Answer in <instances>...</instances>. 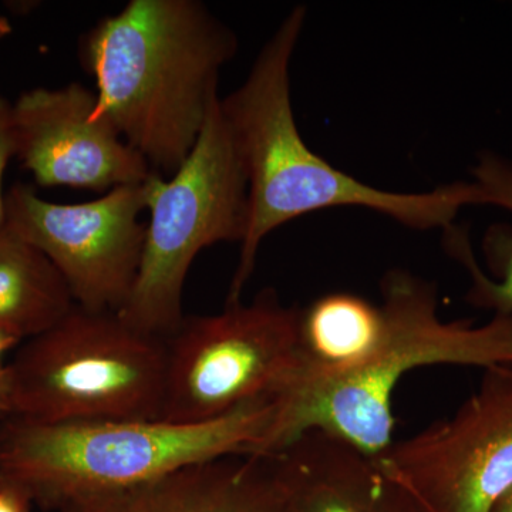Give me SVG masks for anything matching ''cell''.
Returning a JSON list of instances; mask_svg holds the SVG:
<instances>
[{
	"label": "cell",
	"instance_id": "cell-16",
	"mask_svg": "<svg viewBox=\"0 0 512 512\" xmlns=\"http://www.w3.org/2000/svg\"><path fill=\"white\" fill-rule=\"evenodd\" d=\"M16 157L15 126H13V103L0 96V229L5 225L6 194L3 192V177L12 158Z\"/></svg>",
	"mask_w": 512,
	"mask_h": 512
},
{
	"label": "cell",
	"instance_id": "cell-20",
	"mask_svg": "<svg viewBox=\"0 0 512 512\" xmlns=\"http://www.w3.org/2000/svg\"><path fill=\"white\" fill-rule=\"evenodd\" d=\"M13 26L5 15H0V42L12 33Z\"/></svg>",
	"mask_w": 512,
	"mask_h": 512
},
{
	"label": "cell",
	"instance_id": "cell-10",
	"mask_svg": "<svg viewBox=\"0 0 512 512\" xmlns=\"http://www.w3.org/2000/svg\"><path fill=\"white\" fill-rule=\"evenodd\" d=\"M16 158L40 187L107 192L143 184L154 173L82 83L35 87L13 103Z\"/></svg>",
	"mask_w": 512,
	"mask_h": 512
},
{
	"label": "cell",
	"instance_id": "cell-6",
	"mask_svg": "<svg viewBox=\"0 0 512 512\" xmlns=\"http://www.w3.org/2000/svg\"><path fill=\"white\" fill-rule=\"evenodd\" d=\"M220 100L170 180L153 173L144 181L150 222L143 258L130 298L117 315L164 339L185 318L184 284L197 255L220 242H242L247 234V173Z\"/></svg>",
	"mask_w": 512,
	"mask_h": 512
},
{
	"label": "cell",
	"instance_id": "cell-1",
	"mask_svg": "<svg viewBox=\"0 0 512 512\" xmlns=\"http://www.w3.org/2000/svg\"><path fill=\"white\" fill-rule=\"evenodd\" d=\"M306 9L293 8L265 43L247 80L220 100L248 178V227L227 303L241 302L256 255L269 232L311 212L363 207L416 229L450 228L468 205H490L473 183L427 192L379 190L343 173L303 141L291 101L289 67Z\"/></svg>",
	"mask_w": 512,
	"mask_h": 512
},
{
	"label": "cell",
	"instance_id": "cell-8",
	"mask_svg": "<svg viewBox=\"0 0 512 512\" xmlns=\"http://www.w3.org/2000/svg\"><path fill=\"white\" fill-rule=\"evenodd\" d=\"M423 512H494L512 491V366L484 370L480 387L439 420L377 457Z\"/></svg>",
	"mask_w": 512,
	"mask_h": 512
},
{
	"label": "cell",
	"instance_id": "cell-13",
	"mask_svg": "<svg viewBox=\"0 0 512 512\" xmlns=\"http://www.w3.org/2000/svg\"><path fill=\"white\" fill-rule=\"evenodd\" d=\"M386 329L380 306L349 292L320 296L299 313L296 367L284 389L338 379L360 369Z\"/></svg>",
	"mask_w": 512,
	"mask_h": 512
},
{
	"label": "cell",
	"instance_id": "cell-3",
	"mask_svg": "<svg viewBox=\"0 0 512 512\" xmlns=\"http://www.w3.org/2000/svg\"><path fill=\"white\" fill-rule=\"evenodd\" d=\"M386 322L373 356L338 379L296 384L275 397V412L254 456H269L309 429L328 431L372 457L393 441L392 397L397 383L417 367L512 366V313L483 326L444 322L433 284L402 269L382 281Z\"/></svg>",
	"mask_w": 512,
	"mask_h": 512
},
{
	"label": "cell",
	"instance_id": "cell-7",
	"mask_svg": "<svg viewBox=\"0 0 512 512\" xmlns=\"http://www.w3.org/2000/svg\"><path fill=\"white\" fill-rule=\"evenodd\" d=\"M299 313L275 289H264L248 305L225 303L217 315L185 316L167 339L160 420L204 423L275 399L296 367Z\"/></svg>",
	"mask_w": 512,
	"mask_h": 512
},
{
	"label": "cell",
	"instance_id": "cell-4",
	"mask_svg": "<svg viewBox=\"0 0 512 512\" xmlns=\"http://www.w3.org/2000/svg\"><path fill=\"white\" fill-rule=\"evenodd\" d=\"M255 400L204 423L163 420H0V485L57 512L89 495L146 483L190 464L252 454L274 419Z\"/></svg>",
	"mask_w": 512,
	"mask_h": 512
},
{
	"label": "cell",
	"instance_id": "cell-18",
	"mask_svg": "<svg viewBox=\"0 0 512 512\" xmlns=\"http://www.w3.org/2000/svg\"><path fill=\"white\" fill-rule=\"evenodd\" d=\"M12 416V383L8 365L0 367V420Z\"/></svg>",
	"mask_w": 512,
	"mask_h": 512
},
{
	"label": "cell",
	"instance_id": "cell-21",
	"mask_svg": "<svg viewBox=\"0 0 512 512\" xmlns=\"http://www.w3.org/2000/svg\"><path fill=\"white\" fill-rule=\"evenodd\" d=\"M494 512H512V491L507 497L501 501L500 505H498L497 510Z\"/></svg>",
	"mask_w": 512,
	"mask_h": 512
},
{
	"label": "cell",
	"instance_id": "cell-11",
	"mask_svg": "<svg viewBox=\"0 0 512 512\" xmlns=\"http://www.w3.org/2000/svg\"><path fill=\"white\" fill-rule=\"evenodd\" d=\"M57 512H292L268 456L232 454L123 490L89 495Z\"/></svg>",
	"mask_w": 512,
	"mask_h": 512
},
{
	"label": "cell",
	"instance_id": "cell-5",
	"mask_svg": "<svg viewBox=\"0 0 512 512\" xmlns=\"http://www.w3.org/2000/svg\"><path fill=\"white\" fill-rule=\"evenodd\" d=\"M8 370L10 417L160 420L167 339L133 328L116 312L76 305L53 328L25 340Z\"/></svg>",
	"mask_w": 512,
	"mask_h": 512
},
{
	"label": "cell",
	"instance_id": "cell-19",
	"mask_svg": "<svg viewBox=\"0 0 512 512\" xmlns=\"http://www.w3.org/2000/svg\"><path fill=\"white\" fill-rule=\"evenodd\" d=\"M20 340L16 339L15 336L8 335V333L0 332V367H3L2 360L3 356H5L6 352H9L10 349L16 348V346L20 345Z\"/></svg>",
	"mask_w": 512,
	"mask_h": 512
},
{
	"label": "cell",
	"instance_id": "cell-2",
	"mask_svg": "<svg viewBox=\"0 0 512 512\" xmlns=\"http://www.w3.org/2000/svg\"><path fill=\"white\" fill-rule=\"evenodd\" d=\"M237 50L235 33L200 0H131L80 43L97 113L163 177L197 144Z\"/></svg>",
	"mask_w": 512,
	"mask_h": 512
},
{
	"label": "cell",
	"instance_id": "cell-15",
	"mask_svg": "<svg viewBox=\"0 0 512 512\" xmlns=\"http://www.w3.org/2000/svg\"><path fill=\"white\" fill-rule=\"evenodd\" d=\"M471 173L474 181L490 198V205L512 212V160L494 153L478 156ZM448 254L466 268L471 286L466 295L468 305L494 315L512 313V225L498 222L488 227L483 238L487 272L478 264L467 228L451 225L444 229Z\"/></svg>",
	"mask_w": 512,
	"mask_h": 512
},
{
	"label": "cell",
	"instance_id": "cell-12",
	"mask_svg": "<svg viewBox=\"0 0 512 512\" xmlns=\"http://www.w3.org/2000/svg\"><path fill=\"white\" fill-rule=\"evenodd\" d=\"M268 457L292 512H423L377 457L328 431H303Z\"/></svg>",
	"mask_w": 512,
	"mask_h": 512
},
{
	"label": "cell",
	"instance_id": "cell-14",
	"mask_svg": "<svg viewBox=\"0 0 512 512\" xmlns=\"http://www.w3.org/2000/svg\"><path fill=\"white\" fill-rule=\"evenodd\" d=\"M76 306L69 286L39 249L6 225L0 229V332L25 342Z\"/></svg>",
	"mask_w": 512,
	"mask_h": 512
},
{
	"label": "cell",
	"instance_id": "cell-9",
	"mask_svg": "<svg viewBox=\"0 0 512 512\" xmlns=\"http://www.w3.org/2000/svg\"><path fill=\"white\" fill-rule=\"evenodd\" d=\"M144 210V183L121 185L83 204L46 201L19 183L6 192L5 225L55 265L77 306L119 313L143 258Z\"/></svg>",
	"mask_w": 512,
	"mask_h": 512
},
{
	"label": "cell",
	"instance_id": "cell-17",
	"mask_svg": "<svg viewBox=\"0 0 512 512\" xmlns=\"http://www.w3.org/2000/svg\"><path fill=\"white\" fill-rule=\"evenodd\" d=\"M32 505L10 488L0 485V512H30Z\"/></svg>",
	"mask_w": 512,
	"mask_h": 512
}]
</instances>
